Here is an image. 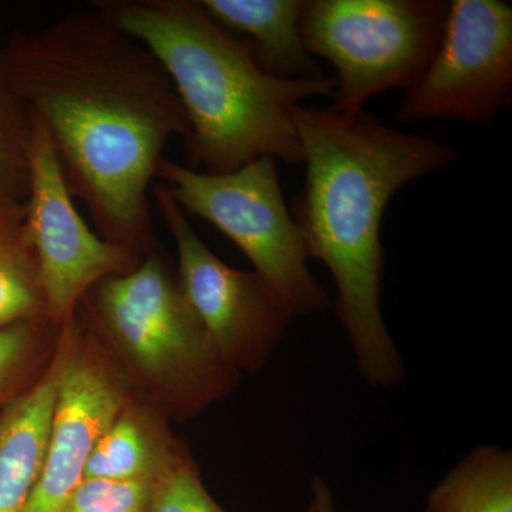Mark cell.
Listing matches in <instances>:
<instances>
[{"mask_svg": "<svg viewBox=\"0 0 512 512\" xmlns=\"http://www.w3.org/2000/svg\"><path fill=\"white\" fill-rule=\"evenodd\" d=\"M0 66L45 124L97 234L144 256L156 242L150 192L165 146L190 131L160 60L93 9L15 33Z\"/></svg>", "mask_w": 512, "mask_h": 512, "instance_id": "obj_1", "label": "cell"}, {"mask_svg": "<svg viewBox=\"0 0 512 512\" xmlns=\"http://www.w3.org/2000/svg\"><path fill=\"white\" fill-rule=\"evenodd\" d=\"M295 123L305 185L292 201L309 256L333 276L336 313L348 333L360 375L392 387L406 375L382 313V222L397 191L458 160L456 148L394 130L359 111L298 106Z\"/></svg>", "mask_w": 512, "mask_h": 512, "instance_id": "obj_2", "label": "cell"}, {"mask_svg": "<svg viewBox=\"0 0 512 512\" xmlns=\"http://www.w3.org/2000/svg\"><path fill=\"white\" fill-rule=\"evenodd\" d=\"M99 10L147 47L170 76L187 116L185 167L227 174L274 158L302 163L295 109L333 97L336 82L282 80L258 66L251 43L210 18L198 0H96Z\"/></svg>", "mask_w": 512, "mask_h": 512, "instance_id": "obj_3", "label": "cell"}, {"mask_svg": "<svg viewBox=\"0 0 512 512\" xmlns=\"http://www.w3.org/2000/svg\"><path fill=\"white\" fill-rule=\"evenodd\" d=\"M80 305L128 365L181 412H200L237 383V370L215 349L157 241L136 268L103 279Z\"/></svg>", "mask_w": 512, "mask_h": 512, "instance_id": "obj_4", "label": "cell"}, {"mask_svg": "<svg viewBox=\"0 0 512 512\" xmlns=\"http://www.w3.org/2000/svg\"><path fill=\"white\" fill-rule=\"evenodd\" d=\"M157 178L181 210L210 222L247 255L292 318L328 308V292L309 271L305 241L286 205L274 158L207 174L164 157Z\"/></svg>", "mask_w": 512, "mask_h": 512, "instance_id": "obj_5", "label": "cell"}, {"mask_svg": "<svg viewBox=\"0 0 512 512\" xmlns=\"http://www.w3.org/2000/svg\"><path fill=\"white\" fill-rule=\"evenodd\" d=\"M441 0H309L302 37L336 70L333 109L359 111L387 90L410 86L443 36Z\"/></svg>", "mask_w": 512, "mask_h": 512, "instance_id": "obj_6", "label": "cell"}, {"mask_svg": "<svg viewBox=\"0 0 512 512\" xmlns=\"http://www.w3.org/2000/svg\"><path fill=\"white\" fill-rule=\"evenodd\" d=\"M511 101V3L453 0L440 45L407 87L396 120L450 119L484 126Z\"/></svg>", "mask_w": 512, "mask_h": 512, "instance_id": "obj_7", "label": "cell"}, {"mask_svg": "<svg viewBox=\"0 0 512 512\" xmlns=\"http://www.w3.org/2000/svg\"><path fill=\"white\" fill-rule=\"evenodd\" d=\"M151 194L177 245L185 296L215 349L237 372L261 369L291 325V312L261 276L232 268L204 244L164 184H154Z\"/></svg>", "mask_w": 512, "mask_h": 512, "instance_id": "obj_8", "label": "cell"}, {"mask_svg": "<svg viewBox=\"0 0 512 512\" xmlns=\"http://www.w3.org/2000/svg\"><path fill=\"white\" fill-rule=\"evenodd\" d=\"M28 224L45 289L47 320L59 328L73 318L94 285L127 274L143 256L100 237L74 207L52 137L29 110Z\"/></svg>", "mask_w": 512, "mask_h": 512, "instance_id": "obj_9", "label": "cell"}, {"mask_svg": "<svg viewBox=\"0 0 512 512\" xmlns=\"http://www.w3.org/2000/svg\"><path fill=\"white\" fill-rule=\"evenodd\" d=\"M63 365L45 466L25 512H59L84 480L94 447L127 406L123 384L93 352L70 349V320L59 326Z\"/></svg>", "mask_w": 512, "mask_h": 512, "instance_id": "obj_10", "label": "cell"}, {"mask_svg": "<svg viewBox=\"0 0 512 512\" xmlns=\"http://www.w3.org/2000/svg\"><path fill=\"white\" fill-rule=\"evenodd\" d=\"M50 369L0 417V512H25L45 466L64 345Z\"/></svg>", "mask_w": 512, "mask_h": 512, "instance_id": "obj_11", "label": "cell"}, {"mask_svg": "<svg viewBox=\"0 0 512 512\" xmlns=\"http://www.w3.org/2000/svg\"><path fill=\"white\" fill-rule=\"evenodd\" d=\"M232 35H244L258 66L282 80H323L302 37L305 0H198Z\"/></svg>", "mask_w": 512, "mask_h": 512, "instance_id": "obj_12", "label": "cell"}, {"mask_svg": "<svg viewBox=\"0 0 512 512\" xmlns=\"http://www.w3.org/2000/svg\"><path fill=\"white\" fill-rule=\"evenodd\" d=\"M47 320L39 259L28 224V208L0 205V329ZM49 322V320H47Z\"/></svg>", "mask_w": 512, "mask_h": 512, "instance_id": "obj_13", "label": "cell"}, {"mask_svg": "<svg viewBox=\"0 0 512 512\" xmlns=\"http://www.w3.org/2000/svg\"><path fill=\"white\" fill-rule=\"evenodd\" d=\"M156 423L138 407H124L94 447L84 478L138 480L156 478L178 451Z\"/></svg>", "mask_w": 512, "mask_h": 512, "instance_id": "obj_14", "label": "cell"}, {"mask_svg": "<svg viewBox=\"0 0 512 512\" xmlns=\"http://www.w3.org/2000/svg\"><path fill=\"white\" fill-rule=\"evenodd\" d=\"M423 512H512L511 450H471L431 490Z\"/></svg>", "mask_w": 512, "mask_h": 512, "instance_id": "obj_15", "label": "cell"}, {"mask_svg": "<svg viewBox=\"0 0 512 512\" xmlns=\"http://www.w3.org/2000/svg\"><path fill=\"white\" fill-rule=\"evenodd\" d=\"M30 136L29 109L0 66V205L28 201Z\"/></svg>", "mask_w": 512, "mask_h": 512, "instance_id": "obj_16", "label": "cell"}, {"mask_svg": "<svg viewBox=\"0 0 512 512\" xmlns=\"http://www.w3.org/2000/svg\"><path fill=\"white\" fill-rule=\"evenodd\" d=\"M147 512H227L202 484L194 461L178 448L154 485Z\"/></svg>", "mask_w": 512, "mask_h": 512, "instance_id": "obj_17", "label": "cell"}, {"mask_svg": "<svg viewBox=\"0 0 512 512\" xmlns=\"http://www.w3.org/2000/svg\"><path fill=\"white\" fill-rule=\"evenodd\" d=\"M156 478H84L59 512H147Z\"/></svg>", "mask_w": 512, "mask_h": 512, "instance_id": "obj_18", "label": "cell"}, {"mask_svg": "<svg viewBox=\"0 0 512 512\" xmlns=\"http://www.w3.org/2000/svg\"><path fill=\"white\" fill-rule=\"evenodd\" d=\"M50 322L20 323L0 329V417L20 392L42 330Z\"/></svg>", "mask_w": 512, "mask_h": 512, "instance_id": "obj_19", "label": "cell"}, {"mask_svg": "<svg viewBox=\"0 0 512 512\" xmlns=\"http://www.w3.org/2000/svg\"><path fill=\"white\" fill-rule=\"evenodd\" d=\"M309 490H311V498H309L308 512H335L332 490L323 478L313 477Z\"/></svg>", "mask_w": 512, "mask_h": 512, "instance_id": "obj_20", "label": "cell"}]
</instances>
